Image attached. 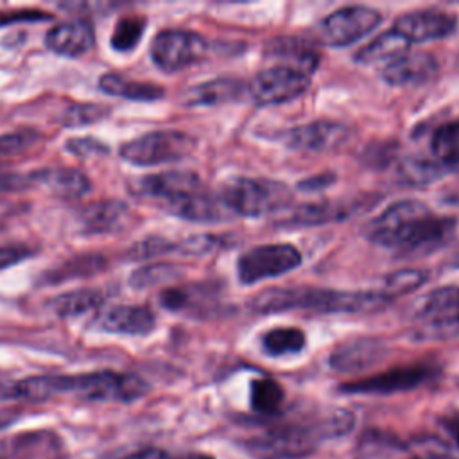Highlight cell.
<instances>
[{"label":"cell","mask_w":459,"mask_h":459,"mask_svg":"<svg viewBox=\"0 0 459 459\" xmlns=\"http://www.w3.org/2000/svg\"><path fill=\"white\" fill-rule=\"evenodd\" d=\"M120 459H172V455H169L165 450L161 448H154V446H149V448H142V450H136V452H131Z\"/></svg>","instance_id":"cell-42"},{"label":"cell","mask_w":459,"mask_h":459,"mask_svg":"<svg viewBox=\"0 0 459 459\" xmlns=\"http://www.w3.org/2000/svg\"><path fill=\"white\" fill-rule=\"evenodd\" d=\"M109 109L102 104L95 102H79L72 104L63 113V124L68 127H79V126H90L102 118H106Z\"/></svg>","instance_id":"cell-35"},{"label":"cell","mask_w":459,"mask_h":459,"mask_svg":"<svg viewBox=\"0 0 459 459\" xmlns=\"http://www.w3.org/2000/svg\"><path fill=\"white\" fill-rule=\"evenodd\" d=\"M385 344L380 339L360 337L339 344L330 355V366L335 371L353 373L377 364L385 355Z\"/></svg>","instance_id":"cell-20"},{"label":"cell","mask_w":459,"mask_h":459,"mask_svg":"<svg viewBox=\"0 0 459 459\" xmlns=\"http://www.w3.org/2000/svg\"><path fill=\"white\" fill-rule=\"evenodd\" d=\"M455 14L437 9H423L398 16L393 23V29L402 34L409 43H412L446 38L455 30Z\"/></svg>","instance_id":"cell-15"},{"label":"cell","mask_w":459,"mask_h":459,"mask_svg":"<svg viewBox=\"0 0 459 459\" xmlns=\"http://www.w3.org/2000/svg\"><path fill=\"white\" fill-rule=\"evenodd\" d=\"M230 213L262 217L280 212L292 203V192L285 183L267 178H230L219 192Z\"/></svg>","instance_id":"cell-5"},{"label":"cell","mask_w":459,"mask_h":459,"mask_svg":"<svg viewBox=\"0 0 459 459\" xmlns=\"http://www.w3.org/2000/svg\"><path fill=\"white\" fill-rule=\"evenodd\" d=\"M301 264V253L290 244H264L247 249L237 262L240 283L253 285L281 276Z\"/></svg>","instance_id":"cell-7"},{"label":"cell","mask_w":459,"mask_h":459,"mask_svg":"<svg viewBox=\"0 0 459 459\" xmlns=\"http://www.w3.org/2000/svg\"><path fill=\"white\" fill-rule=\"evenodd\" d=\"M437 61L432 54L405 52L382 68V79L391 86L425 84L437 74Z\"/></svg>","instance_id":"cell-17"},{"label":"cell","mask_w":459,"mask_h":459,"mask_svg":"<svg viewBox=\"0 0 459 459\" xmlns=\"http://www.w3.org/2000/svg\"><path fill=\"white\" fill-rule=\"evenodd\" d=\"M30 255H32V251L27 246H22V244L0 246V271L27 260Z\"/></svg>","instance_id":"cell-41"},{"label":"cell","mask_w":459,"mask_h":459,"mask_svg":"<svg viewBox=\"0 0 459 459\" xmlns=\"http://www.w3.org/2000/svg\"><path fill=\"white\" fill-rule=\"evenodd\" d=\"M170 251H178V242H170L163 237H147L140 242H136L129 255L134 258V260H142V258H152V256H161L165 253H170Z\"/></svg>","instance_id":"cell-38"},{"label":"cell","mask_w":459,"mask_h":459,"mask_svg":"<svg viewBox=\"0 0 459 459\" xmlns=\"http://www.w3.org/2000/svg\"><path fill=\"white\" fill-rule=\"evenodd\" d=\"M129 219V206L122 201H97L81 210L79 221L86 233L120 231Z\"/></svg>","instance_id":"cell-22"},{"label":"cell","mask_w":459,"mask_h":459,"mask_svg":"<svg viewBox=\"0 0 459 459\" xmlns=\"http://www.w3.org/2000/svg\"><path fill=\"white\" fill-rule=\"evenodd\" d=\"M29 178L30 183L43 185L59 197H81L90 190V179L75 169H41L29 174Z\"/></svg>","instance_id":"cell-23"},{"label":"cell","mask_w":459,"mask_h":459,"mask_svg":"<svg viewBox=\"0 0 459 459\" xmlns=\"http://www.w3.org/2000/svg\"><path fill=\"white\" fill-rule=\"evenodd\" d=\"M353 425V416L346 411L323 414L308 423H296L273 429L247 445L258 459H298L310 454L319 439L344 434Z\"/></svg>","instance_id":"cell-3"},{"label":"cell","mask_w":459,"mask_h":459,"mask_svg":"<svg viewBox=\"0 0 459 459\" xmlns=\"http://www.w3.org/2000/svg\"><path fill=\"white\" fill-rule=\"evenodd\" d=\"M391 299L380 290H332L314 287L267 289L249 299V307L260 314L285 310H312L321 314H373L385 308Z\"/></svg>","instance_id":"cell-2"},{"label":"cell","mask_w":459,"mask_h":459,"mask_svg":"<svg viewBox=\"0 0 459 459\" xmlns=\"http://www.w3.org/2000/svg\"><path fill=\"white\" fill-rule=\"evenodd\" d=\"M172 459H213V457L208 454H203V452H188V454H183V455H178Z\"/></svg>","instance_id":"cell-45"},{"label":"cell","mask_w":459,"mask_h":459,"mask_svg":"<svg viewBox=\"0 0 459 459\" xmlns=\"http://www.w3.org/2000/svg\"><path fill=\"white\" fill-rule=\"evenodd\" d=\"M455 228L450 217H437L420 201L405 199L389 204L366 226V237L403 256H421L446 244Z\"/></svg>","instance_id":"cell-1"},{"label":"cell","mask_w":459,"mask_h":459,"mask_svg":"<svg viewBox=\"0 0 459 459\" xmlns=\"http://www.w3.org/2000/svg\"><path fill=\"white\" fill-rule=\"evenodd\" d=\"M412 319L423 337L452 335L459 330V287H441L427 292L414 305Z\"/></svg>","instance_id":"cell-8"},{"label":"cell","mask_w":459,"mask_h":459,"mask_svg":"<svg viewBox=\"0 0 459 459\" xmlns=\"http://www.w3.org/2000/svg\"><path fill=\"white\" fill-rule=\"evenodd\" d=\"M50 18L48 14H41V13H18V14H13L9 18H4L2 22H18V20H47Z\"/></svg>","instance_id":"cell-43"},{"label":"cell","mask_w":459,"mask_h":459,"mask_svg":"<svg viewBox=\"0 0 459 459\" xmlns=\"http://www.w3.org/2000/svg\"><path fill=\"white\" fill-rule=\"evenodd\" d=\"M0 459H7V454L2 448H0Z\"/></svg>","instance_id":"cell-47"},{"label":"cell","mask_w":459,"mask_h":459,"mask_svg":"<svg viewBox=\"0 0 459 459\" xmlns=\"http://www.w3.org/2000/svg\"><path fill=\"white\" fill-rule=\"evenodd\" d=\"M382 22V14L366 5H346L328 14L319 27L326 45L346 47L359 41Z\"/></svg>","instance_id":"cell-11"},{"label":"cell","mask_w":459,"mask_h":459,"mask_svg":"<svg viewBox=\"0 0 459 459\" xmlns=\"http://www.w3.org/2000/svg\"><path fill=\"white\" fill-rule=\"evenodd\" d=\"M350 138V127L335 120H314L296 126L283 134L289 147L308 152H330L344 145Z\"/></svg>","instance_id":"cell-13"},{"label":"cell","mask_w":459,"mask_h":459,"mask_svg":"<svg viewBox=\"0 0 459 459\" xmlns=\"http://www.w3.org/2000/svg\"><path fill=\"white\" fill-rule=\"evenodd\" d=\"M66 149L81 158H88L91 154H100V152H108V147L95 140V138H72L66 142Z\"/></svg>","instance_id":"cell-40"},{"label":"cell","mask_w":459,"mask_h":459,"mask_svg":"<svg viewBox=\"0 0 459 459\" xmlns=\"http://www.w3.org/2000/svg\"><path fill=\"white\" fill-rule=\"evenodd\" d=\"M47 47L66 57H77L86 54L95 43V32L90 22L74 18L54 25L45 36Z\"/></svg>","instance_id":"cell-19"},{"label":"cell","mask_w":459,"mask_h":459,"mask_svg":"<svg viewBox=\"0 0 459 459\" xmlns=\"http://www.w3.org/2000/svg\"><path fill=\"white\" fill-rule=\"evenodd\" d=\"M145 27V20L140 16H124L117 22L115 30L111 34V47L118 52L133 50L142 39Z\"/></svg>","instance_id":"cell-33"},{"label":"cell","mask_w":459,"mask_h":459,"mask_svg":"<svg viewBox=\"0 0 459 459\" xmlns=\"http://www.w3.org/2000/svg\"><path fill=\"white\" fill-rule=\"evenodd\" d=\"M434 375V369L420 364V366H403L394 368L391 371L373 375L362 380H355L344 384L341 391L344 393H359V394H391L400 391L414 389L425 384Z\"/></svg>","instance_id":"cell-14"},{"label":"cell","mask_w":459,"mask_h":459,"mask_svg":"<svg viewBox=\"0 0 459 459\" xmlns=\"http://www.w3.org/2000/svg\"><path fill=\"white\" fill-rule=\"evenodd\" d=\"M203 186V181L197 174L188 170H169L160 174H151L138 178L131 183V190L138 197L152 199L156 204H161L186 190Z\"/></svg>","instance_id":"cell-16"},{"label":"cell","mask_w":459,"mask_h":459,"mask_svg":"<svg viewBox=\"0 0 459 459\" xmlns=\"http://www.w3.org/2000/svg\"><path fill=\"white\" fill-rule=\"evenodd\" d=\"M176 276H178V269L174 265L152 264V265H145V267L134 271L129 281H131V285L134 289H147L151 285H158V283L169 281V280H172Z\"/></svg>","instance_id":"cell-36"},{"label":"cell","mask_w":459,"mask_h":459,"mask_svg":"<svg viewBox=\"0 0 459 459\" xmlns=\"http://www.w3.org/2000/svg\"><path fill=\"white\" fill-rule=\"evenodd\" d=\"M368 199H346V201H321L301 204L292 210L289 219L283 222L285 226H316L332 221H342L355 212L368 210L373 203H366Z\"/></svg>","instance_id":"cell-18"},{"label":"cell","mask_w":459,"mask_h":459,"mask_svg":"<svg viewBox=\"0 0 459 459\" xmlns=\"http://www.w3.org/2000/svg\"><path fill=\"white\" fill-rule=\"evenodd\" d=\"M310 88V77L294 66L280 65L260 70L251 84L249 93L260 106H274L301 97Z\"/></svg>","instance_id":"cell-10"},{"label":"cell","mask_w":459,"mask_h":459,"mask_svg":"<svg viewBox=\"0 0 459 459\" xmlns=\"http://www.w3.org/2000/svg\"><path fill=\"white\" fill-rule=\"evenodd\" d=\"M432 152L437 163L452 167L459 163V120L441 124L432 134Z\"/></svg>","instance_id":"cell-32"},{"label":"cell","mask_w":459,"mask_h":459,"mask_svg":"<svg viewBox=\"0 0 459 459\" xmlns=\"http://www.w3.org/2000/svg\"><path fill=\"white\" fill-rule=\"evenodd\" d=\"M244 84L233 77H217L201 84H195L185 93V104L188 106H213L240 97Z\"/></svg>","instance_id":"cell-25"},{"label":"cell","mask_w":459,"mask_h":459,"mask_svg":"<svg viewBox=\"0 0 459 459\" xmlns=\"http://www.w3.org/2000/svg\"><path fill=\"white\" fill-rule=\"evenodd\" d=\"M45 398L74 394L88 402H133L145 394L147 384L133 373L93 371L82 375H43Z\"/></svg>","instance_id":"cell-4"},{"label":"cell","mask_w":459,"mask_h":459,"mask_svg":"<svg viewBox=\"0 0 459 459\" xmlns=\"http://www.w3.org/2000/svg\"><path fill=\"white\" fill-rule=\"evenodd\" d=\"M448 265H452L454 269H459V240L452 246L450 255H448Z\"/></svg>","instance_id":"cell-44"},{"label":"cell","mask_w":459,"mask_h":459,"mask_svg":"<svg viewBox=\"0 0 459 459\" xmlns=\"http://www.w3.org/2000/svg\"><path fill=\"white\" fill-rule=\"evenodd\" d=\"M411 459H457V457L448 455V454H425V455H416Z\"/></svg>","instance_id":"cell-46"},{"label":"cell","mask_w":459,"mask_h":459,"mask_svg":"<svg viewBox=\"0 0 459 459\" xmlns=\"http://www.w3.org/2000/svg\"><path fill=\"white\" fill-rule=\"evenodd\" d=\"M427 281V274L421 269H402L394 271L385 278L382 292L393 301V298L403 296L407 292L416 290L420 285Z\"/></svg>","instance_id":"cell-34"},{"label":"cell","mask_w":459,"mask_h":459,"mask_svg":"<svg viewBox=\"0 0 459 459\" xmlns=\"http://www.w3.org/2000/svg\"><path fill=\"white\" fill-rule=\"evenodd\" d=\"M160 208L174 217L190 221V222H203V224H213L228 221L230 210L224 206L219 195L206 190V186L186 190L165 203L160 204Z\"/></svg>","instance_id":"cell-12"},{"label":"cell","mask_w":459,"mask_h":459,"mask_svg":"<svg viewBox=\"0 0 459 459\" xmlns=\"http://www.w3.org/2000/svg\"><path fill=\"white\" fill-rule=\"evenodd\" d=\"M102 264H104V258L97 256V255L72 258L63 267H57L52 273V281H63V280H68V278H77V276L97 273L102 267Z\"/></svg>","instance_id":"cell-37"},{"label":"cell","mask_w":459,"mask_h":459,"mask_svg":"<svg viewBox=\"0 0 459 459\" xmlns=\"http://www.w3.org/2000/svg\"><path fill=\"white\" fill-rule=\"evenodd\" d=\"M409 45L411 43L402 34H398L394 29H389L371 39L366 47H362L355 54V61L360 65H377L380 61H385L387 65L389 61L405 54Z\"/></svg>","instance_id":"cell-27"},{"label":"cell","mask_w":459,"mask_h":459,"mask_svg":"<svg viewBox=\"0 0 459 459\" xmlns=\"http://www.w3.org/2000/svg\"><path fill=\"white\" fill-rule=\"evenodd\" d=\"M195 147L194 136L178 129H158L126 142L120 156L138 167H152L179 161Z\"/></svg>","instance_id":"cell-6"},{"label":"cell","mask_w":459,"mask_h":459,"mask_svg":"<svg viewBox=\"0 0 459 459\" xmlns=\"http://www.w3.org/2000/svg\"><path fill=\"white\" fill-rule=\"evenodd\" d=\"M36 140V134L30 131H18V133H9L0 136V152L2 154H16L32 145Z\"/></svg>","instance_id":"cell-39"},{"label":"cell","mask_w":459,"mask_h":459,"mask_svg":"<svg viewBox=\"0 0 459 459\" xmlns=\"http://www.w3.org/2000/svg\"><path fill=\"white\" fill-rule=\"evenodd\" d=\"M102 303V294L93 289H79L63 292L50 301V308L59 317H77L95 310Z\"/></svg>","instance_id":"cell-28"},{"label":"cell","mask_w":459,"mask_h":459,"mask_svg":"<svg viewBox=\"0 0 459 459\" xmlns=\"http://www.w3.org/2000/svg\"><path fill=\"white\" fill-rule=\"evenodd\" d=\"M283 387L269 377L255 378L251 382L249 403L251 409L260 414H276L283 403Z\"/></svg>","instance_id":"cell-31"},{"label":"cell","mask_w":459,"mask_h":459,"mask_svg":"<svg viewBox=\"0 0 459 459\" xmlns=\"http://www.w3.org/2000/svg\"><path fill=\"white\" fill-rule=\"evenodd\" d=\"M448 167L425 156H405L398 161L394 179L403 186H427L446 174Z\"/></svg>","instance_id":"cell-24"},{"label":"cell","mask_w":459,"mask_h":459,"mask_svg":"<svg viewBox=\"0 0 459 459\" xmlns=\"http://www.w3.org/2000/svg\"><path fill=\"white\" fill-rule=\"evenodd\" d=\"M206 48V39L197 32L165 29L151 43V59L163 72H178L197 63Z\"/></svg>","instance_id":"cell-9"},{"label":"cell","mask_w":459,"mask_h":459,"mask_svg":"<svg viewBox=\"0 0 459 459\" xmlns=\"http://www.w3.org/2000/svg\"><path fill=\"white\" fill-rule=\"evenodd\" d=\"M99 88L111 97H120V99H127V100H143V102H151V100H158L163 97V88H160L158 84L152 82H140V81H131L126 79L120 74H104L99 79Z\"/></svg>","instance_id":"cell-26"},{"label":"cell","mask_w":459,"mask_h":459,"mask_svg":"<svg viewBox=\"0 0 459 459\" xmlns=\"http://www.w3.org/2000/svg\"><path fill=\"white\" fill-rule=\"evenodd\" d=\"M307 344L305 333L296 326H280L269 330L262 337L264 351L271 357H283L299 353Z\"/></svg>","instance_id":"cell-29"},{"label":"cell","mask_w":459,"mask_h":459,"mask_svg":"<svg viewBox=\"0 0 459 459\" xmlns=\"http://www.w3.org/2000/svg\"><path fill=\"white\" fill-rule=\"evenodd\" d=\"M102 332L118 335H145L151 333L156 317L149 307L143 305H117L99 317Z\"/></svg>","instance_id":"cell-21"},{"label":"cell","mask_w":459,"mask_h":459,"mask_svg":"<svg viewBox=\"0 0 459 459\" xmlns=\"http://www.w3.org/2000/svg\"><path fill=\"white\" fill-rule=\"evenodd\" d=\"M267 54L287 59V61H296V70L305 74L312 72L317 66V54L310 47H305V43L296 38L273 39L269 43Z\"/></svg>","instance_id":"cell-30"}]
</instances>
